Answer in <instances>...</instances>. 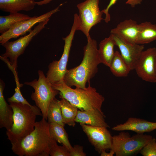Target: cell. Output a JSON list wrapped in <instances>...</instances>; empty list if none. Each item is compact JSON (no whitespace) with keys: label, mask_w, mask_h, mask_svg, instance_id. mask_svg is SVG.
<instances>
[{"label":"cell","mask_w":156,"mask_h":156,"mask_svg":"<svg viewBox=\"0 0 156 156\" xmlns=\"http://www.w3.org/2000/svg\"><path fill=\"white\" fill-rule=\"evenodd\" d=\"M83 47V57L80 64L67 70L63 81L67 86L84 89L96 74L98 66L101 63L97 48L96 41L91 38L87 40Z\"/></svg>","instance_id":"obj_1"},{"label":"cell","mask_w":156,"mask_h":156,"mask_svg":"<svg viewBox=\"0 0 156 156\" xmlns=\"http://www.w3.org/2000/svg\"><path fill=\"white\" fill-rule=\"evenodd\" d=\"M51 139L49 123L42 118L36 122L31 132L22 139L11 143V149L19 156H49Z\"/></svg>","instance_id":"obj_2"},{"label":"cell","mask_w":156,"mask_h":156,"mask_svg":"<svg viewBox=\"0 0 156 156\" xmlns=\"http://www.w3.org/2000/svg\"><path fill=\"white\" fill-rule=\"evenodd\" d=\"M53 88L58 90L60 97L67 100L70 103L81 111L101 109L104 97L98 92L95 88L88 86L84 89L76 88L73 89L66 85L63 81L52 84Z\"/></svg>","instance_id":"obj_3"},{"label":"cell","mask_w":156,"mask_h":156,"mask_svg":"<svg viewBox=\"0 0 156 156\" xmlns=\"http://www.w3.org/2000/svg\"><path fill=\"white\" fill-rule=\"evenodd\" d=\"M9 104L13 112V123L6 134L12 143L22 139L34 130L36 117L39 115L28 105L14 102Z\"/></svg>","instance_id":"obj_4"},{"label":"cell","mask_w":156,"mask_h":156,"mask_svg":"<svg viewBox=\"0 0 156 156\" xmlns=\"http://www.w3.org/2000/svg\"><path fill=\"white\" fill-rule=\"evenodd\" d=\"M153 137L144 133H137L131 136L128 132L122 131L112 136L110 150L116 156L136 155Z\"/></svg>","instance_id":"obj_5"},{"label":"cell","mask_w":156,"mask_h":156,"mask_svg":"<svg viewBox=\"0 0 156 156\" xmlns=\"http://www.w3.org/2000/svg\"><path fill=\"white\" fill-rule=\"evenodd\" d=\"M38 79H35L30 82H25L24 84L34 89V91L32 92L31 98L40 109L42 118L47 120L49 105L60 92L53 88L52 84L48 80L42 71L38 70Z\"/></svg>","instance_id":"obj_6"},{"label":"cell","mask_w":156,"mask_h":156,"mask_svg":"<svg viewBox=\"0 0 156 156\" xmlns=\"http://www.w3.org/2000/svg\"><path fill=\"white\" fill-rule=\"evenodd\" d=\"M79 24L78 16L75 15L74 16L73 23L70 33L66 37L62 38L64 41V45L61 58L59 60L53 61L48 66V70L46 77L52 84L62 81L68 70L67 65L72 42Z\"/></svg>","instance_id":"obj_7"},{"label":"cell","mask_w":156,"mask_h":156,"mask_svg":"<svg viewBox=\"0 0 156 156\" xmlns=\"http://www.w3.org/2000/svg\"><path fill=\"white\" fill-rule=\"evenodd\" d=\"M99 0H86L77 5L79 20L77 30L82 32L87 40L91 38L90 35L91 28L103 19L102 17L103 13L99 7Z\"/></svg>","instance_id":"obj_8"},{"label":"cell","mask_w":156,"mask_h":156,"mask_svg":"<svg viewBox=\"0 0 156 156\" xmlns=\"http://www.w3.org/2000/svg\"><path fill=\"white\" fill-rule=\"evenodd\" d=\"M49 20V18L39 23L28 34L14 41H8L2 45L5 48L6 51L1 56L10 59V61L8 62L7 64L13 69L15 70L16 68L18 57L24 53L33 38L45 27Z\"/></svg>","instance_id":"obj_9"},{"label":"cell","mask_w":156,"mask_h":156,"mask_svg":"<svg viewBox=\"0 0 156 156\" xmlns=\"http://www.w3.org/2000/svg\"><path fill=\"white\" fill-rule=\"evenodd\" d=\"M61 4L56 8L39 16H34L30 18L18 22L12 26L8 31L0 36V43L1 45L13 38L25 35L36 24L49 19L54 14L59 11Z\"/></svg>","instance_id":"obj_10"},{"label":"cell","mask_w":156,"mask_h":156,"mask_svg":"<svg viewBox=\"0 0 156 156\" xmlns=\"http://www.w3.org/2000/svg\"><path fill=\"white\" fill-rule=\"evenodd\" d=\"M156 57L155 47L149 48L142 52L134 69L143 80L156 83Z\"/></svg>","instance_id":"obj_11"},{"label":"cell","mask_w":156,"mask_h":156,"mask_svg":"<svg viewBox=\"0 0 156 156\" xmlns=\"http://www.w3.org/2000/svg\"><path fill=\"white\" fill-rule=\"evenodd\" d=\"M80 125L89 142L99 153L103 151L110 149L112 136L107 128L82 124Z\"/></svg>","instance_id":"obj_12"},{"label":"cell","mask_w":156,"mask_h":156,"mask_svg":"<svg viewBox=\"0 0 156 156\" xmlns=\"http://www.w3.org/2000/svg\"><path fill=\"white\" fill-rule=\"evenodd\" d=\"M112 35L115 45L118 48L122 57L131 70L134 69L144 51V45L137 44H132L127 43L117 36Z\"/></svg>","instance_id":"obj_13"},{"label":"cell","mask_w":156,"mask_h":156,"mask_svg":"<svg viewBox=\"0 0 156 156\" xmlns=\"http://www.w3.org/2000/svg\"><path fill=\"white\" fill-rule=\"evenodd\" d=\"M138 32V24L131 19L120 22L112 29L110 33L125 42L132 44L136 43Z\"/></svg>","instance_id":"obj_14"},{"label":"cell","mask_w":156,"mask_h":156,"mask_svg":"<svg viewBox=\"0 0 156 156\" xmlns=\"http://www.w3.org/2000/svg\"><path fill=\"white\" fill-rule=\"evenodd\" d=\"M113 130L122 131L129 130L137 133L150 132L156 129V122L135 117H130L122 124H118L112 128Z\"/></svg>","instance_id":"obj_15"},{"label":"cell","mask_w":156,"mask_h":156,"mask_svg":"<svg viewBox=\"0 0 156 156\" xmlns=\"http://www.w3.org/2000/svg\"><path fill=\"white\" fill-rule=\"evenodd\" d=\"M105 117L103 112L97 109L78 110L75 121L80 124L109 128V126L105 121Z\"/></svg>","instance_id":"obj_16"},{"label":"cell","mask_w":156,"mask_h":156,"mask_svg":"<svg viewBox=\"0 0 156 156\" xmlns=\"http://www.w3.org/2000/svg\"><path fill=\"white\" fill-rule=\"evenodd\" d=\"M5 84L0 81V127L5 128L7 131L12 128L13 123V112L10 104L5 101L3 95Z\"/></svg>","instance_id":"obj_17"},{"label":"cell","mask_w":156,"mask_h":156,"mask_svg":"<svg viewBox=\"0 0 156 156\" xmlns=\"http://www.w3.org/2000/svg\"><path fill=\"white\" fill-rule=\"evenodd\" d=\"M36 4L34 0H0V9L10 13L29 11Z\"/></svg>","instance_id":"obj_18"},{"label":"cell","mask_w":156,"mask_h":156,"mask_svg":"<svg viewBox=\"0 0 156 156\" xmlns=\"http://www.w3.org/2000/svg\"><path fill=\"white\" fill-rule=\"evenodd\" d=\"M115 45V41L112 34L101 40L99 44L98 53L101 63L109 67L114 55Z\"/></svg>","instance_id":"obj_19"},{"label":"cell","mask_w":156,"mask_h":156,"mask_svg":"<svg viewBox=\"0 0 156 156\" xmlns=\"http://www.w3.org/2000/svg\"><path fill=\"white\" fill-rule=\"evenodd\" d=\"M156 40V24L145 22L138 24L136 43L143 44Z\"/></svg>","instance_id":"obj_20"},{"label":"cell","mask_w":156,"mask_h":156,"mask_svg":"<svg viewBox=\"0 0 156 156\" xmlns=\"http://www.w3.org/2000/svg\"><path fill=\"white\" fill-rule=\"evenodd\" d=\"M64 126L55 122L49 123V132L51 138L65 146L71 152L73 147L71 145L67 134Z\"/></svg>","instance_id":"obj_21"},{"label":"cell","mask_w":156,"mask_h":156,"mask_svg":"<svg viewBox=\"0 0 156 156\" xmlns=\"http://www.w3.org/2000/svg\"><path fill=\"white\" fill-rule=\"evenodd\" d=\"M59 102L61 106L63 121L69 126L74 127L75 119L78 111V108L70 103L66 99L60 97Z\"/></svg>","instance_id":"obj_22"},{"label":"cell","mask_w":156,"mask_h":156,"mask_svg":"<svg viewBox=\"0 0 156 156\" xmlns=\"http://www.w3.org/2000/svg\"><path fill=\"white\" fill-rule=\"evenodd\" d=\"M109 67L112 73L117 77H126L131 70L118 51L115 52Z\"/></svg>","instance_id":"obj_23"},{"label":"cell","mask_w":156,"mask_h":156,"mask_svg":"<svg viewBox=\"0 0 156 156\" xmlns=\"http://www.w3.org/2000/svg\"><path fill=\"white\" fill-rule=\"evenodd\" d=\"M31 17L18 12L10 13L8 16H0V33L6 32L16 23Z\"/></svg>","instance_id":"obj_24"},{"label":"cell","mask_w":156,"mask_h":156,"mask_svg":"<svg viewBox=\"0 0 156 156\" xmlns=\"http://www.w3.org/2000/svg\"><path fill=\"white\" fill-rule=\"evenodd\" d=\"M49 123L55 122L64 127L62 112L59 100L55 98L49 105L47 114V120Z\"/></svg>","instance_id":"obj_25"},{"label":"cell","mask_w":156,"mask_h":156,"mask_svg":"<svg viewBox=\"0 0 156 156\" xmlns=\"http://www.w3.org/2000/svg\"><path fill=\"white\" fill-rule=\"evenodd\" d=\"M22 84H16V87L15 89V93L11 97L7 99L9 102L21 103L23 104L28 105L37 113L39 116H42L40 109L36 106L31 105L23 96L20 91V88L22 87Z\"/></svg>","instance_id":"obj_26"},{"label":"cell","mask_w":156,"mask_h":156,"mask_svg":"<svg viewBox=\"0 0 156 156\" xmlns=\"http://www.w3.org/2000/svg\"><path fill=\"white\" fill-rule=\"evenodd\" d=\"M57 142L51 138L49 143V155L51 156H70L69 151L64 146H59Z\"/></svg>","instance_id":"obj_27"},{"label":"cell","mask_w":156,"mask_h":156,"mask_svg":"<svg viewBox=\"0 0 156 156\" xmlns=\"http://www.w3.org/2000/svg\"><path fill=\"white\" fill-rule=\"evenodd\" d=\"M143 156H156V140L153 138L140 151Z\"/></svg>","instance_id":"obj_28"},{"label":"cell","mask_w":156,"mask_h":156,"mask_svg":"<svg viewBox=\"0 0 156 156\" xmlns=\"http://www.w3.org/2000/svg\"><path fill=\"white\" fill-rule=\"evenodd\" d=\"M143 0H127L126 3L131 5L132 7H134L135 5L141 3ZM117 0H111L107 7L101 11L105 14V17L104 20L106 23H108L110 20V16L109 13V10L111 7L116 3Z\"/></svg>","instance_id":"obj_29"},{"label":"cell","mask_w":156,"mask_h":156,"mask_svg":"<svg viewBox=\"0 0 156 156\" xmlns=\"http://www.w3.org/2000/svg\"><path fill=\"white\" fill-rule=\"evenodd\" d=\"M73 151L70 153V156H86V154L83 152L82 146L78 145H75Z\"/></svg>","instance_id":"obj_30"},{"label":"cell","mask_w":156,"mask_h":156,"mask_svg":"<svg viewBox=\"0 0 156 156\" xmlns=\"http://www.w3.org/2000/svg\"><path fill=\"white\" fill-rule=\"evenodd\" d=\"M100 154L101 156H113L115 153L113 151L110 150L109 153L106 152V151H103Z\"/></svg>","instance_id":"obj_31"},{"label":"cell","mask_w":156,"mask_h":156,"mask_svg":"<svg viewBox=\"0 0 156 156\" xmlns=\"http://www.w3.org/2000/svg\"><path fill=\"white\" fill-rule=\"evenodd\" d=\"M52 0H43L41 1L36 2V4L38 5L46 4L50 2Z\"/></svg>","instance_id":"obj_32"},{"label":"cell","mask_w":156,"mask_h":156,"mask_svg":"<svg viewBox=\"0 0 156 156\" xmlns=\"http://www.w3.org/2000/svg\"><path fill=\"white\" fill-rule=\"evenodd\" d=\"M155 68H156V61H155Z\"/></svg>","instance_id":"obj_33"}]
</instances>
